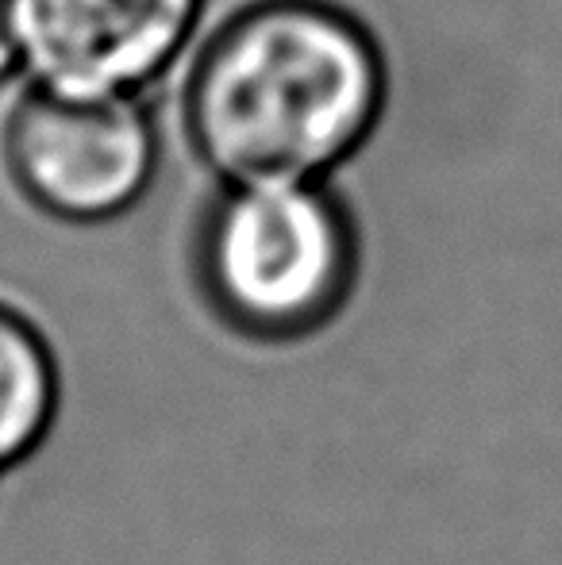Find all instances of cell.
<instances>
[{"instance_id": "6", "label": "cell", "mask_w": 562, "mask_h": 565, "mask_svg": "<svg viewBox=\"0 0 562 565\" xmlns=\"http://www.w3.org/2000/svg\"><path fill=\"white\" fill-rule=\"evenodd\" d=\"M20 77V54H15L12 35V15H8V0H0V85Z\"/></svg>"}, {"instance_id": "3", "label": "cell", "mask_w": 562, "mask_h": 565, "mask_svg": "<svg viewBox=\"0 0 562 565\" xmlns=\"http://www.w3.org/2000/svg\"><path fill=\"white\" fill-rule=\"evenodd\" d=\"M0 170L39 216L105 227L155 189L162 131L142 97H85L23 82L0 119Z\"/></svg>"}, {"instance_id": "4", "label": "cell", "mask_w": 562, "mask_h": 565, "mask_svg": "<svg viewBox=\"0 0 562 565\" xmlns=\"http://www.w3.org/2000/svg\"><path fill=\"white\" fill-rule=\"evenodd\" d=\"M209 0H8L20 77L85 97H142L197 43Z\"/></svg>"}, {"instance_id": "5", "label": "cell", "mask_w": 562, "mask_h": 565, "mask_svg": "<svg viewBox=\"0 0 562 565\" xmlns=\"http://www.w3.org/2000/svg\"><path fill=\"white\" fill-rule=\"evenodd\" d=\"M59 404L62 373L51 339L23 308L0 300V477L43 447Z\"/></svg>"}, {"instance_id": "2", "label": "cell", "mask_w": 562, "mask_h": 565, "mask_svg": "<svg viewBox=\"0 0 562 565\" xmlns=\"http://www.w3.org/2000/svg\"><path fill=\"white\" fill-rule=\"evenodd\" d=\"M189 277L232 335L263 347L312 339L359 289V216L336 181L212 185L189 231Z\"/></svg>"}, {"instance_id": "1", "label": "cell", "mask_w": 562, "mask_h": 565, "mask_svg": "<svg viewBox=\"0 0 562 565\" xmlns=\"http://www.w3.org/2000/svg\"><path fill=\"white\" fill-rule=\"evenodd\" d=\"M385 108V46L343 0H243L181 77V139L216 185L336 181Z\"/></svg>"}]
</instances>
